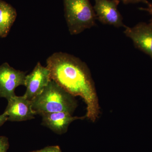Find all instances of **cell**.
I'll return each mask as SVG.
<instances>
[{"mask_svg": "<svg viewBox=\"0 0 152 152\" xmlns=\"http://www.w3.org/2000/svg\"><path fill=\"white\" fill-rule=\"evenodd\" d=\"M47 67L52 80L70 94L83 99L87 107L86 118L96 121L100 108L94 83L86 64L73 55L57 52L47 59Z\"/></svg>", "mask_w": 152, "mask_h": 152, "instance_id": "1", "label": "cell"}, {"mask_svg": "<svg viewBox=\"0 0 152 152\" xmlns=\"http://www.w3.org/2000/svg\"><path fill=\"white\" fill-rule=\"evenodd\" d=\"M31 102L33 111L40 115L60 112L72 114L77 107L74 96L52 80L42 93Z\"/></svg>", "mask_w": 152, "mask_h": 152, "instance_id": "2", "label": "cell"}, {"mask_svg": "<svg viewBox=\"0 0 152 152\" xmlns=\"http://www.w3.org/2000/svg\"><path fill=\"white\" fill-rule=\"evenodd\" d=\"M65 16L71 35L80 34L96 25L97 18L89 0H64Z\"/></svg>", "mask_w": 152, "mask_h": 152, "instance_id": "3", "label": "cell"}, {"mask_svg": "<svg viewBox=\"0 0 152 152\" xmlns=\"http://www.w3.org/2000/svg\"><path fill=\"white\" fill-rule=\"evenodd\" d=\"M26 72L12 67L7 63L0 66V98L7 100L14 96L15 90L20 86H24Z\"/></svg>", "mask_w": 152, "mask_h": 152, "instance_id": "4", "label": "cell"}, {"mask_svg": "<svg viewBox=\"0 0 152 152\" xmlns=\"http://www.w3.org/2000/svg\"><path fill=\"white\" fill-rule=\"evenodd\" d=\"M124 34L133 42L136 48L152 59V22H140L132 27H125Z\"/></svg>", "mask_w": 152, "mask_h": 152, "instance_id": "5", "label": "cell"}, {"mask_svg": "<svg viewBox=\"0 0 152 152\" xmlns=\"http://www.w3.org/2000/svg\"><path fill=\"white\" fill-rule=\"evenodd\" d=\"M51 80L48 68L38 62L32 72L26 76L25 86L26 91L24 96L31 101L39 95Z\"/></svg>", "mask_w": 152, "mask_h": 152, "instance_id": "6", "label": "cell"}, {"mask_svg": "<svg viewBox=\"0 0 152 152\" xmlns=\"http://www.w3.org/2000/svg\"><path fill=\"white\" fill-rule=\"evenodd\" d=\"M97 19L102 23L116 28L124 27L122 16L118 10L120 0H94Z\"/></svg>", "mask_w": 152, "mask_h": 152, "instance_id": "7", "label": "cell"}, {"mask_svg": "<svg viewBox=\"0 0 152 152\" xmlns=\"http://www.w3.org/2000/svg\"><path fill=\"white\" fill-rule=\"evenodd\" d=\"M8 102L4 111L7 114L8 121L20 122L34 118L36 115L32 109L31 102L24 96H14Z\"/></svg>", "mask_w": 152, "mask_h": 152, "instance_id": "8", "label": "cell"}, {"mask_svg": "<svg viewBox=\"0 0 152 152\" xmlns=\"http://www.w3.org/2000/svg\"><path fill=\"white\" fill-rule=\"evenodd\" d=\"M41 116L42 117V124L59 134L66 133L69 125L74 121L86 118V116H72V114L65 112L49 113L42 114Z\"/></svg>", "mask_w": 152, "mask_h": 152, "instance_id": "9", "label": "cell"}, {"mask_svg": "<svg viewBox=\"0 0 152 152\" xmlns=\"http://www.w3.org/2000/svg\"><path fill=\"white\" fill-rule=\"evenodd\" d=\"M17 16L16 10L12 6L0 0V37H7Z\"/></svg>", "mask_w": 152, "mask_h": 152, "instance_id": "10", "label": "cell"}, {"mask_svg": "<svg viewBox=\"0 0 152 152\" xmlns=\"http://www.w3.org/2000/svg\"><path fill=\"white\" fill-rule=\"evenodd\" d=\"M8 139L4 136L0 137V152H7L8 149Z\"/></svg>", "mask_w": 152, "mask_h": 152, "instance_id": "11", "label": "cell"}, {"mask_svg": "<svg viewBox=\"0 0 152 152\" xmlns=\"http://www.w3.org/2000/svg\"><path fill=\"white\" fill-rule=\"evenodd\" d=\"M37 152H62L61 149L58 146L46 147Z\"/></svg>", "mask_w": 152, "mask_h": 152, "instance_id": "12", "label": "cell"}, {"mask_svg": "<svg viewBox=\"0 0 152 152\" xmlns=\"http://www.w3.org/2000/svg\"><path fill=\"white\" fill-rule=\"evenodd\" d=\"M125 4H137V3H142L147 4L149 2L148 0H121Z\"/></svg>", "mask_w": 152, "mask_h": 152, "instance_id": "13", "label": "cell"}, {"mask_svg": "<svg viewBox=\"0 0 152 152\" xmlns=\"http://www.w3.org/2000/svg\"><path fill=\"white\" fill-rule=\"evenodd\" d=\"M147 7L146 8H140L139 10L141 11H145L151 15V18L150 21L152 22V3L149 2L147 4Z\"/></svg>", "mask_w": 152, "mask_h": 152, "instance_id": "14", "label": "cell"}, {"mask_svg": "<svg viewBox=\"0 0 152 152\" xmlns=\"http://www.w3.org/2000/svg\"><path fill=\"white\" fill-rule=\"evenodd\" d=\"M7 121H8L7 114L4 112V113L0 115V126H2Z\"/></svg>", "mask_w": 152, "mask_h": 152, "instance_id": "15", "label": "cell"}, {"mask_svg": "<svg viewBox=\"0 0 152 152\" xmlns=\"http://www.w3.org/2000/svg\"></svg>", "mask_w": 152, "mask_h": 152, "instance_id": "16", "label": "cell"}]
</instances>
